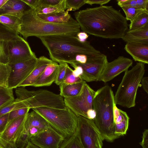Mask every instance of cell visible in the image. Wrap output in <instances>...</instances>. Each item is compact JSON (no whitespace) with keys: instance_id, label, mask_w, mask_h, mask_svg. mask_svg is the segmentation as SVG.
I'll return each instance as SVG.
<instances>
[{"instance_id":"45","label":"cell","mask_w":148,"mask_h":148,"mask_svg":"<svg viewBox=\"0 0 148 148\" xmlns=\"http://www.w3.org/2000/svg\"><path fill=\"white\" fill-rule=\"evenodd\" d=\"M110 0H85L86 3L91 5L93 4H99L100 6L108 3Z\"/></svg>"},{"instance_id":"46","label":"cell","mask_w":148,"mask_h":148,"mask_svg":"<svg viewBox=\"0 0 148 148\" xmlns=\"http://www.w3.org/2000/svg\"><path fill=\"white\" fill-rule=\"evenodd\" d=\"M87 56L83 54L77 55L75 57V60L76 62L81 64L86 63L87 61Z\"/></svg>"},{"instance_id":"15","label":"cell","mask_w":148,"mask_h":148,"mask_svg":"<svg viewBox=\"0 0 148 148\" xmlns=\"http://www.w3.org/2000/svg\"><path fill=\"white\" fill-rule=\"evenodd\" d=\"M133 64L132 60L123 56H119L110 62H108L99 81L106 83L112 80L123 72L128 70Z\"/></svg>"},{"instance_id":"12","label":"cell","mask_w":148,"mask_h":148,"mask_svg":"<svg viewBox=\"0 0 148 148\" xmlns=\"http://www.w3.org/2000/svg\"><path fill=\"white\" fill-rule=\"evenodd\" d=\"M38 58L35 57L26 61L9 64L11 68V72L8 79V88L12 89L18 87L33 70Z\"/></svg>"},{"instance_id":"6","label":"cell","mask_w":148,"mask_h":148,"mask_svg":"<svg viewBox=\"0 0 148 148\" xmlns=\"http://www.w3.org/2000/svg\"><path fill=\"white\" fill-rule=\"evenodd\" d=\"M32 109L65 139L73 135L77 130V116L67 107L58 109L43 107Z\"/></svg>"},{"instance_id":"25","label":"cell","mask_w":148,"mask_h":148,"mask_svg":"<svg viewBox=\"0 0 148 148\" xmlns=\"http://www.w3.org/2000/svg\"><path fill=\"white\" fill-rule=\"evenodd\" d=\"M16 31L0 23V42L19 40L23 38Z\"/></svg>"},{"instance_id":"26","label":"cell","mask_w":148,"mask_h":148,"mask_svg":"<svg viewBox=\"0 0 148 148\" xmlns=\"http://www.w3.org/2000/svg\"><path fill=\"white\" fill-rule=\"evenodd\" d=\"M148 24V11H143L139 13L129 25V29L140 28Z\"/></svg>"},{"instance_id":"34","label":"cell","mask_w":148,"mask_h":148,"mask_svg":"<svg viewBox=\"0 0 148 148\" xmlns=\"http://www.w3.org/2000/svg\"><path fill=\"white\" fill-rule=\"evenodd\" d=\"M73 70L69 65L67 66L65 77L62 83L71 84L83 80L80 77H76L73 75Z\"/></svg>"},{"instance_id":"29","label":"cell","mask_w":148,"mask_h":148,"mask_svg":"<svg viewBox=\"0 0 148 148\" xmlns=\"http://www.w3.org/2000/svg\"><path fill=\"white\" fill-rule=\"evenodd\" d=\"M65 10V0H62L60 3L56 5L40 8L35 10L37 15H46L64 11Z\"/></svg>"},{"instance_id":"49","label":"cell","mask_w":148,"mask_h":148,"mask_svg":"<svg viewBox=\"0 0 148 148\" xmlns=\"http://www.w3.org/2000/svg\"><path fill=\"white\" fill-rule=\"evenodd\" d=\"M86 116L87 118L94 120L96 116L95 111L93 108L89 109L87 111Z\"/></svg>"},{"instance_id":"42","label":"cell","mask_w":148,"mask_h":148,"mask_svg":"<svg viewBox=\"0 0 148 148\" xmlns=\"http://www.w3.org/2000/svg\"><path fill=\"white\" fill-rule=\"evenodd\" d=\"M142 140L139 143L142 148H148V130L145 129L143 133Z\"/></svg>"},{"instance_id":"11","label":"cell","mask_w":148,"mask_h":148,"mask_svg":"<svg viewBox=\"0 0 148 148\" xmlns=\"http://www.w3.org/2000/svg\"><path fill=\"white\" fill-rule=\"evenodd\" d=\"M5 47L8 64L26 61L36 57L28 43L23 38L19 40L5 42Z\"/></svg>"},{"instance_id":"36","label":"cell","mask_w":148,"mask_h":148,"mask_svg":"<svg viewBox=\"0 0 148 148\" xmlns=\"http://www.w3.org/2000/svg\"><path fill=\"white\" fill-rule=\"evenodd\" d=\"M30 109L28 108H24L11 111L9 113L8 123L14 119L27 114Z\"/></svg>"},{"instance_id":"9","label":"cell","mask_w":148,"mask_h":148,"mask_svg":"<svg viewBox=\"0 0 148 148\" xmlns=\"http://www.w3.org/2000/svg\"><path fill=\"white\" fill-rule=\"evenodd\" d=\"M95 92L86 82L79 95L73 97L64 98L65 106L77 116H81L87 118V111L93 108V100Z\"/></svg>"},{"instance_id":"23","label":"cell","mask_w":148,"mask_h":148,"mask_svg":"<svg viewBox=\"0 0 148 148\" xmlns=\"http://www.w3.org/2000/svg\"><path fill=\"white\" fill-rule=\"evenodd\" d=\"M86 82L84 80L71 84L62 83L59 86L60 95L64 98L77 96L80 92Z\"/></svg>"},{"instance_id":"3","label":"cell","mask_w":148,"mask_h":148,"mask_svg":"<svg viewBox=\"0 0 148 148\" xmlns=\"http://www.w3.org/2000/svg\"><path fill=\"white\" fill-rule=\"evenodd\" d=\"M20 19L21 24L18 33L25 40L30 36L39 38L56 35H76L80 32L79 25L72 17L65 23L47 22L39 18L35 10L32 8L25 12Z\"/></svg>"},{"instance_id":"35","label":"cell","mask_w":148,"mask_h":148,"mask_svg":"<svg viewBox=\"0 0 148 148\" xmlns=\"http://www.w3.org/2000/svg\"><path fill=\"white\" fill-rule=\"evenodd\" d=\"M121 8L125 14L126 19L130 22L139 13L144 11L140 8L133 7H122Z\"/></svg>"},{"instance_id":"21","label":"cell","mask_w":148,"mask_h":148,"mask_svg":"<svg viewBox=\"0 0 148 148\" xmlns=\"http://www.w3.org/2000/svg\"><path fill=\"white\" fill-rule=\"evenodd\" d=\"M50 126L47 122L41 116L33 110L27 114L22 131L31 127H35L43 131Z\"/></svg>"},{"instance_id":"16","label":"cell","mask_w":148,"mask_h":148,"mask_svg":"<svg viewBox=\"0 0 148 148\" xmlns=\"http://www.w3.org/2000/svg\"><path fill=\"white\" fill-rule=\"evenodd\" d=\"M124 49L135 61L144 64L148 63V43L127 42Z\"/></svg>"},{"instance_id":"43","label":"cell","mask_w":148,"mask_h":148,"mask_svg":"<svg viewBox=\"0 0 148 148\" xmlns=\"http://www.w3.org/2000/svg\"><path fill=\"white\" fill-rule=\"evenodd\" d=\"M74 68L73 73V75L76 77H81L83 73V69L80 66L77 65L74 63L70 64Z\"/></svg>"},{"instance_id":"7","label":"cell","mask_w":148,"mask_h":148,"mask_svg":"<svg viewBox=\"0 0 148 148\" xmlns=\"http://www.w3.org/2000/svg\"><path fill=\"white\" fill-rule=\"evenodd\" d=\"M15 92L17 98L30 109L43 107L64 109L66 107L64 99L60 94L47 90L29 91L21 86L16 88Z\"/></svg>"},{"instance_id":"5","label":"cell","mask_w":148,"mask_h":148,"mask_svg":"<svg viewBox=\"0 0 148 148\" xmlns=\"http://www.w3.org/2000/svg\"><path fill=\"white\" fill-rule=\"evenodd\" d=\"M144 64L137 62L131 69L125 72L114 95L116 105L127 108L135 106L137 90L145 72Z\"/></svg>"},{"instance_id":"18","label":"cell","mask_w":148,"mask_h":148,"mask_svg":"<svg viewBox=\"0 0 148 148\" xmlns=\"http://www.w3.org/2000/svg\"><path fill=\"white\" fill-rule=\"evenodd\" d=\"M58 66V63L55 62L48 64L33 86L39 87L51 85L56 79Z\"/></svg>"},{"instance_id":"50","label":"cell","mask_w":148,"mask_h":148,"mask_svg":"<svg viewBox=\"0 0 148 148\" xmlns=\"http://www.w3.org/2000/svg\"><path fill=\"white\" fill-rule=\"evenodd\" d=\"M141 82L143 88L145 91L148 93V77H143L141 79Z\"/></svg>"},{"instance_id":"52","label":"cell","mask_w":148,"mask_h":148,"mask_svg":"<svg viewBox=\"0 0 148 148\" xmlns=\"http://www.w3.org/2000/svg\"><path fill=\"white\" fill-rule=\"evenodd\" d=\"M8 0H0V9L6 3Z\"/></svg>"},{"instance_id":"19","label":"cell","mask_w":148,"mask_h":148,"mask_svg":"<svg viewBox=\"0 0 148 148\" xmlns=\"http://www.w3.org/2000/svg\"><path fill=\"white\" fill-rule=\"evenodd\" d=\"M53 61L42 56L38 58L35 67L27 78L19 86L25 87L32 86L42 74L47 66L53 62Z\"/></svg>"},{"instance_id":"40","label":"cell","mask_w":148,"mask_h":148,"mask_svg":"<svg viewBox=\"0 0 148 148\" xmlns=\"http://www.w3.org/2000/svg\"><path fill=\"white\" fill-rule=\"evenodd\" d=\"M116 1L118 5L121 8L129 7L138 8L136 0H117Z\"/></svg>"},{"instance_id":"53","label":"cell","mask_w":148,"mask_h":148,"mask_svg":"<svg viewBox=\"0 0 148 148\" xmlns=\"http://www.w3.org/2000/svg\"><path fill=\"white\" fill-rule=\"evenodd\" d=\"M0 148H2L1 145L0 144Z\"/></svg>"},{"instance_id":"8","label":"cell","mask_w":148,"mask_h":148,"mask_svg":"<svg viewBox=\"0 0 148 148\" xmlns=\"http://www.w3.org/2000/svg\"><path fill=\"white\" fill-rule=\"evenodd\" d=\"M76 131L84 148H103L104 139L93 120L77 116Z\"/></svg>"},{"instance_id":"1","label":"cell","mask_w":148,"mask_h":148,"mask_svg":"<svg viewBox=\"0 0 148 148\" xmlns=\"http://www.w3.org/2000/svg\"><path fill=\"white\" fill-rule=\"evenodd\" d=\"M76 20L82 31L104 38H122L128 29L125 17L111 6L87 8L75 12Z\"/></svg>"},{"instance_id":"44","label":"cell","mask_w":148,"mask_h":148,"mask_svg":"<svg viewBox=\"0 0 148 148\" xmlns=\"http://www.w3.org/2000/svg\"><path fill=\"white\" fill-rule=\"evenodd\" d=\"M138 8L148 11V0H136Z\"/></svg>"},{"instance_id":"28","label":"cell","mask_w":148,"mask_h":148,"mask_svg":"<svg viewBox=\"0 0 148 148\" xmlns=\"http://www.w3.org/2000/svg\"><path fill=\"white\" fill-rule=\"evenodd\" d=\"M14 99L12 89L0 86V108L10 104Z\"/></svg>"},{"instance_id":"30","label":"cell","mask_w":148,"mask_h":148,"mask_svg":"<svg viewBox=\"0 0 148 148\" xmlns=\"http://www.w3.org/2000/svg\"><path fill=\"white\" fill-rule=\"evenodd\" d=\"M59 148H84L78 137L76 130L71 136L66 138Z\"/></svg>"},{"instance_id":"13","label":"cell","mask_w":148,"mask_h":148,"mask_svg":"<svg viewBox=\"0 0 148 148\" xmlns=\"http://www.w3.org/2000/svg\"><path fill=\"white\" fill-rule=\"evenodd\" d=\"M27 114L11 121L0 134V144L2 148H18L16 142L22 131Z\"/></svg>"},{"instance_id":"27","label":"cell","mask_w":148,"mask_h":148,"mask_svg":"<svg viewBox=\"0 0 148 148\" xmlns=\"http://www.w3.org/2000/svg\"><path fill=\"white\" fill-rule=\"evenodd\" d=\"M0 23L16 31L18 33L21 24L20 18L8 15H0Z\"/></svg>"},{"instance_id":"32","label":"cell","mask_w":148,"mask_h":148,"mask_svg":"<svg viewBox=\"0 0 148 148\" xmlns=\"http://www.w3.org/2000/svg\"><path fill=\"white\" fill-rule=\"evenodd\" d=\"M24 108L27 107L23 101L16 98L10 104L0 108V117L9 113L13 110Z\"/></svg>"},{"instance_id":"47","label":"cell","mask_w":148,"mask_h":148,"mask_svg":"<svg viewBox=\"0 0 148 148\" xmlns=\"http://www.w3.org/2000/svg\"><path fill=\"white\" fill-rule=\"evenodd\" d=\"M31 8L35 10L37 7L39 0H22Z\"/></svg>"},{"instance_id":"51","label":"cell","mask_w":148,"mask_h":148,"mask_svg":"<svg viewBox=\"0 0 148 148\" xmlns=\"http://www.w3.org/2000/svg\"><path fill=\"white\" fill-rule=\"evenodd\" d=\"M25 148H39L29 141Z\"/></svg>"},{"instance_id":"17","label":"cell","mask_w":148,"mask_h":148,"mask_svg":"<svg viewBox=\"0 0 148 148\" xmlns=\"http://www.w3.org/2000/svg\"><path fill=\"white\" fill-rule=\"evenodd\" d=\"M31 8L22 0H8L0 9V15H6L20 18Z\"/></svg>"},{"instance_id":"38","label":"cell","mask_w":148,"mask_h":148,"mask_svg":"<svg viewBox=\"0 0 148 148\" xmlns=\"http://www.w3.org/2000/svg\"><path fill=\"white\" fill-rule=\"evenodd\" d=\"M62 0H39L35 10L40 8L53 6L60 3Z\"/></svg>"},{"instance_id":"2","label":"cell","mask_w":148,"mask_h":148,"mask_svg":"<svg viewBox=\"0 0 148 148\" xmlns=\"http://www.w3.org/2000/svg\"><path fill=\"white\" fill-rule=\"evenodd\" d=\"M48 50L53 62L71 64L76 62L75 57L83 54L87 57L100 53L88 41L81 42L74 35L49 36L39 38Z\"/></svg>"},{"instance_id":"31","label":"cell","mask_w":148,"mask_h":148,"mask_svg":"<svg viewBox=\"0 0 148 148\" xmlns=\"http://www.w3.org/2000/svg\"><path fill=\"white\" fill-rule=\"evenodd\" d=\"M11 68L8 64L0 63V86L8 88L9 77Z\"/></svg>"},{"instance_id":"39","label":"cell","mask_w":148,"mask_h":148,"mask_svg":"<svg viewBox=\"0 0 148 148\" xmlns=\"http://www.w3.org/2000/svg\"><path fill=\"white\" fill-rule=\"evenodd\" d=\"M8 60L6 53L5 42H0V63L8 64Z\"/></svg>"},{"instance_id":"10","label":"cell","mask_w":148,"mask_h":148,"mask_svg":"<svg viewBox=\"0 0 148 148\" xmlns=\"http://www.w3.org/2000/svg\"><path fill=\"white\" fill-rule=\"evenodd\" d=\"M108 62L107 56L101 53L88 57L85 64L77 62L73 63L82 67L83 72L80 77L82 79L86 82H90L99 81Z\"/></svg>"},{"instance_id":"24","label":"cell","mask_w":148,"mask_h":148,"mask_svg":"<svg viewBox=\"0 0 148 148\" xmlns=\"http://www.w3.org/2000/svg\"><path fill=\"white\" fill-rule=\"evenodd\" d=\"M37 15L39 18L45 21L56 23H67L71 17L69 12L66 11L50 14Z\"/></svg>"},{"instance_id":"22","label":"cell","mask_w":148,"mask_h":148,"mask_svg":"<svg viewBox=\"0 0 148 148\" xmlns=\"http://www.w3.org/2000/svg\"><path fill=\"white\" fill-rule=\"evenodd\" d=\"M115 134L119 137L126 134L128 130L130 118L127 113L120 109L119 114L114 116Z\"/></svg>"},{"instance_id":"41","label":"cell","mask_w":148,"mask_h":148,"mask_svg":"<svg viewBox=\"0 0 148 148\" xmlns=\"http://www.w3.org/2000/svg\"><path fill=\"white\" fill-rule=\"evenodd\" d=\"M9 113L0 117V134L4 131L8 123Z\"/></svg>"},{"instance_id":"37","label":"cell","mask_w":148,"mask_h":148,"mask_svg":"<svg viewBox=\"0 0 148 148\" xmlns=\"http://www.w3.org/2000/svg\"><path fill=\"white\" fill-rule=\"evenodd\" d=\"M59 63L57 77L54 82L58 85H59L62 83L65 75L66 69L68 65L67 63L65 62H60Z\"/></svg>"},{"instance_id":"33","label":"cell","mask_w":148,"mask_h":148,"mask_svg":"<svg viewBox=\"0 0 148 148\" xmlns=\"http://www.w3.org/2000/svg\"><path fill=\"white\" fill-rule=\"evenodd\" d=\"M66 11H75L78 10L86 4L85 0H65Z\"/></svg>"},{"instance_id":"14","label":"cell","mask_w":148,"mask_h":148,"mask_svg":"<svg viewBox=\"0 0 148 148\" xmlns=\"http://www.w3.org/2000/svg\"><path fill=\"white\" fill-rule=\"evenodd\" d=\"M65 139L51 126L32 136L30 141L39 148H59Z\"/></svg>"},{"instance_id":"48","label":"cell","mask_w":148,"mask_h":148,"mask_svg":"<svg viewBox=\"0 0 148 148\" xmlns=\"http://www.w3.org/2000/svg\"><path fill=\"white\" fill-rule=\"evenodd\" d=\"M76 36L79 40L82 42L86 41V39L88 38V35L84 32H80L76 35Z\"/></svg>"},{"instance_id":"4","label":"cell","mask_w":148,"mask_h":148,"mask_svg":"<svg viewBox=\"0 0 148 148\" xmlns=\"http://www.w3.org/2000/svg\"><path fill=\"white\" fill-rule=\"evenodd\" d=\"M116 105L114 95L110 86L105 85L95 91L92 108L96 116L93 121L104 140L109 142L119 137L114 133V110Z\"/></svg>"},{"instance_id":"20","label":"cell","mask_w":148,"mask_h":148,"mask_svg":"<svg viewBox=\"0 0 148 148\" xmlns=\"http://www.w3.org/2000/svg\"><path fill=\"white\" fill-rule=\"evenodd\" d=\"M127 42H140L148 43V24L140 28L128 29L122 38Z\"/></svg>"}]
</instances>
